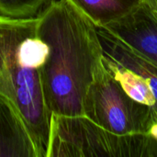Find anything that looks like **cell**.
Returning <instances> with one entry per match:
<instances>
[{
  "label": "cell",
  "mask_w": 157,
  "mask_h": 157,
  "mask_svg": "<svg viewBox=\"0 0 157 157\" xmlns=\"http://www.w3.org/2000/svg\"><path fill=\"white\" fill-rule=\"evenodd\" d=\"M84 115L115 134H147L154 118V108L130 98L107 71L102 61L86 92Z\"/></svg>",
  "instance_id": "cell-4"
},
{
  "label": "cell",
  "mask_w": 157,
  "mask_h": 157,
  "mask_svg": "<svg viewBox=\"0 0 157 157\" xmlns=\"http://www.w3.org/2000/svg\"><path fill=\"white\" fill-rule=\"evenodd\" d=\"M37 32L47 45L40 68L51 114L84 115V100L102 64L97 27L67 0H52L38 15Z\"/></svg>",
  "instance_id": "cell-1"
},
{
  "label": "cell",
  "mask_w": 157,
  "mask_h": 157,
  "mask_svg": "<svg viewBox=\"0 0 157 157\" xmlns=\"http://www.w3.org/2000/svg\"><path fill=\"white\" fill-rule=\"evenodd\" d=\"M0 157H40L24 118L0 95Z\"/></svg>",
  "instance_id": "cell-6"
},
{
  "label": "cell",
  "mask_w": 157,
  "mask_h": 157,
  "mask_svg": "<svg viewBox=\"0 0 157 157\" xmlns=\"http://www.w3.org/2000/svg\"><path fill=\"white\" fill-rule=\"evenodd\" d=\"M141 1L144 2L150 8V10L152 11V13L157 19V0H141Z\"/></svg>",
  "instance_id": "cell-12"
},
{
  "label": "cell",
  "mask_w": 157,
  "mask_h": 157,
  "mask_svg": "<svg viewBox=\"0 0 157 157\" xmlns=\"http://www.w3.org/2000/svg\"><path fill=\"white\" fill-rule=\"evenodd\" d=\"M52 0H0V15L25 18L36 17Z\"/></svg>",
  "instance_id": "cell-10"
},
{
  "label": "cell",
  "mask_w": 157,
  "mask_h": 157,
  "mask_svg": "<svg viewBox=\"0 0 157 157\" xmlns=\"http://www.w3.org/2000/svg\"><path fill=\"white\" fill-rule=\"evenodd\" d=\"M103 64L130 98L151 108H156V98L151 88L138 75L104 54Z\"/></svg>",
  "instance_id": "cell-9"
},
{
  "label": "cell",
  "mask_w": 157,
  "mask_h": 157,
  "mask_svg": "<svg viewBox=\"0 0 157 157\" xmlns=\"http://www.w3.org/2000/svg\"><path fill=\"white\" fill-rule=\"evenodd\" d=\"M98 28H105L121 18L141 0H67Z\"/></svg>",
  "instance_id": "cell-8"
},
{
  "label": "cell",
  "mask_w": 157,
  "mask_h": 157,
  "mask_svg": "<svg viewBox=\"0 0 157 157\" xmlns=\"http://www.w3.org/2000/svg\"><path fill=\"white\" fill-rule=\"evenodd\" d=\"M38 17L0 15V95L24 118L40 157L47 156L51 112L46 107L40 68L47 45L37 32Z\"/></svg>",
  "instance_id": "cell-2"
},
{
  "label": "cell",
  "mask_w": 157,
  "mask_h": 157,
  "mask_svg": "<svg viewBox=\"0 0 157 157\" xmlns=\"http://www.w3.org/2000/svg\"><path fill=\"white\" fill-rule=\"evenodd\" d=\"M103 54L138 75L157 99V66L144 59L103 28H98Z\"/></svg>",
  "instance_id": "cell-7"
},
{
  "label": "cell",
  "mask_w": 157,
  "mask_h": 157,
  "mask_svg": "<svg viewBox=\"0 0 157 157\" xmlns=\"http://www.w3.org/2000/svg\"><path fill=\"white\" fill-rule=\"evenodd\" d=\"M103 29L157 66V19L144 2Z\"/></svg>",
  "instance_id": "cell-5"
},
{
  "label": "cell",
  "mask_w": 157,
  "mask_h": 157,
  "mask_svg": "<svg viewBox=\"0 0 157 157\" xmlns=\"http://www.w3.org/2000/svg\"><path fill=\"white\" fill-rule=\"evenodd\" d=\"M157 157V143L147 134L119 135L85 115L52 114L46 157Z\"/></svg>",
  "instance_id": "cell-3"
},
{
  "label": "cell",
  "mask_w": 157,
  "mask_h": 157,
  "mask_svg": "<svg viewBox=\"0 0 157 157\" xmlns=\"http://www.w3.org/2000/svg\"><path fill=\"white\" fill-rule=\"evenodd\" d=\"M147 135L152 137L157 143V107L154 109V118L150 129L147 132Z\"/></svg>",
  "instance_id": "cell-11"
}]
</instances>
